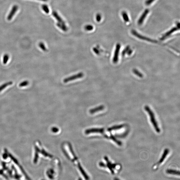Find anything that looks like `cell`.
<instances>
[{"mask_svg": "<svg viewBox=\"0 0 180 180\" xmlns=\"http://www.w3.org/2000/svg\"><path fill=\"white\" fill-rule=\"evenodd\" d=\"M145 110L148 113L149 115L150 118L151 122L153 126H154V128H155L156 131L157 133H159L160 132V129L158 127V125L157 124V121L155 119V115L154 113H153V111L148 106H146L145 107Z\"/></svg>", "mask_w": 180, "mask_h": 180, "instance_id": "cell-1", "label": "cell"}, {"mask_svg": "<svg viewBox=\"0 0 180 180\" xmlns=\"http://www.w3.org/2000/svg\"><path fill=\"white\" fill-rule=\"evenodd\" d=\"M84 76V74L83 73L80 72V73H78V74L75 75H72V76L70 77H67V78H65L63 80V82L65 83H66L68 82H69L75 80V79H77L78 78H82Z\"/></svg>", "mask_w": 180, "mask_h": 180, "instance_id": "cell-2", "label": "cell"}, {"mask_svg": "<svg viewBox=\"0 0 180 180\" xmlns=\"http://www.w3.org/2000/svg\"><path fill=\"white\" fill-rule=\"evenodd\" d=\"M18 8H19V7H18V5H15L13 6L10 12L7 16V19L8 20H10L12 19L13 17L15 16V14L18 10Z\"/></svg>", "mask_w": 180, "mask_h": 180, "instance_id": "cell-3", "label": "cell"}, {"mask_svg": "<svg viewBox=\"0 0 180 180\" xmlns=\"http://www.w3.org/2000/svg\"><path fill=\"white\" fill-rule=\"evenodd\" d=\"M120 48V45L119 44H117L116 45V50H115L114 58L113 59V62L114 63H116L118 61V54H119Z\"/></svg>", "mask_w": 180, "mask_h": 180, "instance_id": "cell-4", "label": "cell"}, {"mask_svg": "<svg viewBox=\"0 0 180 180\" xmlns=\"http://www.w3.org/2000/svg\"><path fill=\"white\" fill-rule=\"evenodd\" d=\"M149 12V10L148 9H146L144 11L138 21V24L139 25H141L143 24L144 19L147 16V14Z\"/></svg>", "mask_w": 180, "mask_h": 180, "instance_id": "cell-5", "label": "cell"}, {"mask_svg": "<svg viewBox=\"0 0 180 180\" xmlns=\"http://www.w3.org/2000/svg\"><path fill=\"white\" fill-rule=\"evenodd\" d=\"M178 25V26H177L176 27H174L172 28V29H171V30H170L169 32H167V33L161 38V39L162 40L168 37V36L171 35V34H172L173 32H175V31H177V30H178V29H179L180 27L179 24Z\"/></svg>", "mask_w": 180, "mask_h": 180, "instance_id": "cell-6", "label": "cell"}, {"mask_svg": "<svg viewBox=\"0 0 180 180\" xmlns=\"http://www.w3.org/2000/svg\"><path fill=\"white\" fill-rule=\"evenodd\" d=\"M52 14L53 16L56 19L57 21H58L57 23L63 24H65V23L63 21V19H62L61 17H60V15L58 14V13L56 11H53L52 12Z\"/></svg>", "mask_w": 180, "mask_h": 180, "instance_id": "cell-7", "label": "cell"}, {"mask_svg": "<svg viewBox=\"0 0 180 180\" xmlns=\"http://www.w3.org/2000/svg\"><path fill=\"white\" fill-rule=\"evenodd\" d=\"M104 108V106L102 105H101V106L97 107H96L90 110V112L91 114H93V113H96L99 111L102 110Z\"/></svg>", "mask_w": 180, "mask_h": 180, "instance_id": "cell-8", "label": "cell"}, {"mask_svg": "<svg viewBox=\"0 0 180 180\" xmlns=\"http://www.w3.org/2000/svg\"><path fill=\"white\" fill-rule=\"evenodd\" d=\"M169 153V150L168 149H166L165 150L163 153V154L160 160H159V163H161L163 162L165 159L166 157L168 155Z\"/></svg>", "mask_w": 180, "mask_h": 180, "instance_id": "cell-9", "label": "cell"}, {"mask_svg": "<svg viewBox=\"0 0 180 180\" xmlns=\"http://www.w3.org/2000/svg\"><path fill=\"white\" fill-rule=\"evenodd\" d=\"M105 160H106L107 163V166L108 167L109 169L110 170V171L112 172V174H114V171L113 170V169H115V165L113 164H111V163L108 161V159L106 157H105Z\"/></svg>", "mask_w": 180, "mask_h": 180, "instance_id": "cell-10", "label": "cell"}, {"mask_svg": "<svg viewBox=\"0 0 180 180\" xmlns=\"http://www.w3.org/2000/svg\"><path fill=\"white\" fill-rule=\"evenodd\" d=\"M57 25L58 27L62 30L64 32H66L68 30L67 27L65 24H60L57 23Z\"/></svg>", "mask_w": 180, "mask_h": 180, "instance_id": "cell-11", "label": "cell"}, {"mask_svg": "<svg viewBox=\"0 0 180 180\" xmlns=\"http://www.w3.org/2000/svg\"><path fill=\"white\" fill-rule=\"evenodd\" d=\"M13 82L12 81H9L8 82L5 83L3 84L2 86H0V92L4 90V89L8 86H10L12 85Z\"/></svg>", "mask_w": 180, "mask_h": 180, "instance_id": "cell-12", "label": "cell"}, {"mask_svg": "<svg viewBox=\"0 0 180 180\" xmlns=\"http://www.w3.org/2000/svg\"><path fill=\"white\" fill-rule=\"evenodd\" d=\"M167 172L168 174H174V175H180L179 171L172 170H167Z\"/></svg>", "mask_w": 180, "mask_h": 180, "instance_id": "cell-13", "label": "cell"}, {"mask_svg": "<svg viewBox=\"0 0 180 180\" xmlns=\"http://www.w3.org/2000/svg\"><path fill=\"white\" fill-rule=\"evenodd\" d=\"M123 127V125H118V126H114V127L109 128L108 130V131H111L113 130H117V129H121Z\"/></svg>", "mask_w": 180, "mask_h": 180, "instance_id": "cell-14", "label": "cell"}, {"mask_svg": "<svg viewBox=\"0 0 180 180\" xmlns=\"http://www.w3.org/2000/svg\"><path fill=\"white\" fill-rule=\"evenodd\" d=\"M122 16L123 20L126 22H129V19L128 14L126 12H123L122 13Z\"/></svg>", "mask_w": 180, "mask_h": 180, "instance_id": "cell-15", "label": "cell"}, {"mask_svg": "<svg viewBox=\"0 0 180 180\" xmlns=\"http://www.w3.org/2000/svg\"><path fill=\"white\" fill-rule=\"evenodd\" d=\"M9 56L7 54H5L4 56L3 57V63L4 64H6L8 62V60H9Z\"/></svg>", "mask_w": 180, "mask_h": 180, "instance_id": "cell-16", "label": "cell"}, {"mask_svg": "<svg viewBox=\"0 0 180 180\" xmlns=\"http://www.w3.org/2000/svg\"><path fill=\"white\" fill-rule=\"evenodd\" d=\"M42 8L43 10H44L46 13H49V10L47 5H42Z\"/></svg>", "mask_w": 180, "mask_h": 180, "instance_id": "cell-17", "label": "cell"}, {"mask_svg": "<svg viewBox=\"0 0 180 180\" xmlns=\"http://www.w3.org/2000/svg\"><path fill=\"white\" fill-rule=\"evenodd\" d=\"M85 30L86 31H92L93 29V27L91 25H86L85 27Z\"/></svg>", "mask_w": 180, "mask_h": 180, "instance_id": "cell-18", "label": "cell"}, {"mask_svg": "<svg viewBox=\"0 0 180 180\" xmlns=\"http://www.w3.org/2000/svg\"><path fill=\"white\" fill-rule=\"evenodd\" d=\"M39 46L40 48L44 51H46L47 50L46 46H45V44L43 43H40L39 44Z\"/></svg>", "mask_w": 180, "mask_h": 180, "instance_id": "cell-19", "label": "cell"}, {"mask_svg": "<svg viewBox=\"0 0 180 180\" xmlns=\"http://www.w3.org/2000/svg\"><path fill=\"white\" fill-rule=\"evenodd\" d=\"M29 81L27 80L24 81L21 83L19 84V86L20 87H22L27 86L29 85Z\"/></svg>", "mask_w": 180, "mask_h": 180, "instance_id": "cell-20", "label": "cell"}, {"mask_svg": "<svg viewBox=\"0 0 180 180\" xmlns=\"http://www.w3.org/2000/svg\"><path fill=\"white\" fill-rule=\"evenodd\" d=\"M96 19L97 21L98 22H100L101 21V19H102V16L101 14L98 13L97 14L96 16Z\"/></svg>", "mask_w": 180, "mask_h": 180, "instance_id": "cell-21", "label": "cell"}, {"mask_svg": "<svg viewBox=\"0 0 180 180\" xmlns=\"http://www.w3.org/2000/svg\"><path fill=\"white\" fill-rule=\"evenodd\" d=\"M155 1V0H147L145 2V4L147 5H149Z\"/></svg>", "mask_w": 180, "mask_h": 180, "instance_id": "cell-22", "label": "cell"}, {"mask_svg": "<svg viewBox=\"0 0 180 180\" xmlns=\"http://www.w3.org/2000/svg\"><path fill=\"white\" fill-rule=\"evenodd\" d=\"M93 51H94V52L95 53H96V54H99V52H99V50L97 49V48H93Z\"/></svg>", "mask_w": 180, "mask_h": 180, "instance_id": "cell-23", "label": "cell"}, {"mask_svg": "<svg viewBox=\"0 0 180 180\" xmlns=\"http://www.w3.org/2000/svg\"><path fill=\"white\" fill-rule=\"evenodd\" d=\"M39 1H44V2H46V1H48V0H39Z\"/></svg>", "mask_w": 180, "mask_h": 180, "instance_id": "cell-24", "label": "cell"}]
</instances>
